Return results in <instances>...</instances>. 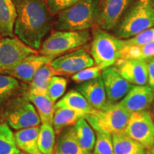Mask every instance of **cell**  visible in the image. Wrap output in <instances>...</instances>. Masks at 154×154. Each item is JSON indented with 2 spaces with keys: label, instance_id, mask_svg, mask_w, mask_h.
Returning a JSON list of instances; mask_svg holds the SVG:
<instances>
[{
  "label": "cell",
  "instance_id": "cell-1",
  "mask_svg": "<svg viewBox=\"0 0 154 154\" xmlns=\"http://www.w3.org/2000/svg\"><path fill=\"white\" fill-rule=\"evenodd\" d=\"M16 10L14 34L29 47L38 51L52 26L47 0H13Z\"/></svg>",
  "mask_w": 154,
  "mask_h": 154
},
{
  "label": "cell",
  "instance_id": "cell-2",
  "mask_svg": "<svg viewBox=\"0 0 154 154\" xmlns=\"http://www.w3.org/2000/svg\"><path fill=\"white\" fill-rule=\"evenodd\" d=\"M101 0H81L57 14L52 23L54 31L87 30L96 25Z\"/></svg>",
  "mask_w": 154,
  "mask_h": 154
},
{
  "label": "cell",
  "instance_id": "cell-3",
  "mask_svg": "<svg viewBox=\"0 0 154 154\" xmlns=\"http://www.w3.org/2000/svg\"><path fill=\"white\" fill-rule=\"evenodd\" d=\"M154 26V0H136L126 11L114 35L127 39Z\"/></svg>",
  "mask_w": 154,
  "mask_h": 154
},
{
  "label": "cell",
  "instance_id": "cell-4",
  "mask_svg": "<svg viewBox=\"0 0 154 154\" xmlns=\"http://www.w3.org/2000/svg\"><path fill=\"white\" fill-rule=\"evenodd\" d=\"M90 54L95 64L112 66L120 59L122 50L126 47L125 39L109 34L96 25L93 26Z\"/></svg>",
  "mask_w": 154,
  "mask_h": 154
},
{
  "label": "cell",
  "instance_id": "cell-5",
  "mask_svg": "<svg viewBox=\"0 0 154 154\" xmlns=\"http://www.w3.org/2000/svg\"><path fill=\"white\" fill-rule=\"evenodd\" d=\"M91 39L89 29L82 31H54L42 42L40 54L55 59L86 45Z\"/></svg>",
  "mask_w": 154,
  "mask_h": 154
},
{
  "label": "cell",
  "instance_id": "cell-6",
  "mask_svg": "<svg viewBox=\"0 0 154 154\" xmlns=\"http://www.w3.org/2000/svg\"><path fill=\"white\" fill-rule=\"evenodd\" d=\"M131 113L119 103H110L101 110L93 109L84 119L96 132L112 135L124 131Z\"/></svg>",
  "mask_w": 154,
  "mask_h": 154
},
{
  "label": "cell",
  "instance_id": "cell-7",
  "mask_svg": "<svg viewBox=\"0 0 154 154\" xmlns=\"http://www.w3.org/2000/svg\"><path fill=\"white\" fill-rule=\"evenodd\" d=\"M2 109V116L6 123L16 131L37 126L41 124L37 111L24 94L12 97Z\"/></svg>",
  "mask_w": 154,
  "mask_h": 154
},
{
  "label": "cell",
  "instance_id": "cell-8",
  "mask_svg": "<svg viewBox=\"0 0 154 154\" xmlns=\"http://www.w3.org/2000/svg\"><path fill=\"white\" fill-rule=\"evenodd\" d=\"M38 54L16 36L0 35V73L10 70L26 57Z\"/></svg>",
  "mask_w": 154,
  "mask_h": 154
},
{
  "label": "cell",
  "instance_id": "cell-9",
  "mask_svg": "<svg viewBox=\"0 0 154 154\" xmlns=\"http://www.w3.org/2000/svg\"><path fill=\"white\" fill-rule=\"evenodd\" d=\"M124 132L146 149L152 147L154 145V121L150 111L131 113Z\"/></svg>",
  "mask_w": 154,
  "mask_h": 154
},
{
  "label": "cell",
  "instance_id": "cell-10",
  "mask_svg": "<svg viewBox=\"0 0 154 154\" xmlns=\"http://www.w3.org/2000/svg\"><path fill=\"white\" fill-rule=\"evenodd\" d=\"M49 64L59 75H74L95 63L87 50L80 47L55 58Z\"/></svg>",
  "mask_w": 154,
  "mask_h": 154
},
{
  "label": "cell",
  "instance_id": "cell-11",
  "mask_svg": "<svg viewBox=\"0 0 154 154\" xmlns=\"http://www.w3.org/2000/svg\"><path fill=\"white\" fill-rule=\"evenodd\" d=\"M135 1L136 0H101L96 25L108 32L115 29Z\"/></svg>",
  "mask_w": 154,
  "mask_h": 154
},
{
  "label": "cell",
  "instance_id": "cell-12",
  "mask_svg": "<svg viewBox=\"0 0 154 154\" xmlns=\"http://www.w3.org/2000/svg\"><path fill=\"white\" fill-rule=\"evenodd\" d=\"M101 76L109 103L120 102L134 86L123 78L114 66L105 69Z\"/></svg>",
  "mask_w": 154,
  "mask_h": 154
},
{
  "label": "cell",
  "instance_id": "cell-13",
  "mask_svg": "<svg viewBox=\"0 0 154 154\" xmlns=\"http://www.w3.org/2000/svg\"><path fill=\"white\" fill-rule=\"evenodd\" d=\"M154 101V88L149 86H133L120 104L129 112L148 111Z\"/></svg>",
  "mask_w": 154,
  "mask_h": 154
},
{
  "label": "cell",
  "instance_id": "cell-14",
  "mask_svg": "<svg viewBox=\"0 0 154 154\" xmlns=\"http://www.w3.org/2000/svg\"><path fill=\"white\" fill-rule=\"evenodd\" d=\"M53 59V58L40 54L39 53L32 54L23 59L13 69L1 74L9 75L24 82L30 83L38 69L43 65L51 62Z\"/></svg>",
  "mask_w": 154,
  "mask_h": 154
},
{
  "label": "cell",
  "instance_id": "cell-15",
  "mask_svg": "<svg viewBox=\"0 0 154 154\" xmlns=\"http://www.w3.org/2000/svg\"><path fill=\"white\" fill-rule=\"evenodd\" d=\"M115 69L123 78L134 86L148 84L147 65L145 61L137 59H119L115 63Z\"/></svg>",
  "mask_w": 154,
  "mask_h": 154
},
{
  "label": "cell",
  "instance_id": "cell-16",
  "mask_svg": "<svg viewBox=\"0 0 154 154\" xmlns=\"http://www.w3.org/2000/svg\"><path fill=\"white\" fill-rule=\"evenodd\" d=\"M76 89L84 96L93 109L101 110L110 104L107 100L101 76L94 79L80 83L76 86Z\"/></svg>",
  "mask_w": 154,
  "mask_h": 154
},
{
  "label": "cell",
  "instance_id": "cell-17",
  "mask_svg": "<svg viewBox=\"0 0 154 154\" xmlns=\"http://www.w3.org/2000/svg\"><path fill=\"white\" fill-rule=\"evenodd\" d=\"M38 126L23 128L15 132V140L19 149L26 154H42L38 146Z\"/></svg>",
  "mask_w": 154,
  "mask_h": 154
},
{
  "label": "cell",
  "instance_id": "cell-18",
  "mask_svg": "<svg viewBox=\"0 0 154 154\" xmlns=\"http://www.w3.org/2000/svg\"><path fill=\"white\" fill-rule=\"evenodd\" d=\"M58 136L54 154H86L76 139L73 126L63 129Z\"/></svg>",
  "mask_w": 154,
  "mask_h": 154
},
{
  "label": "cell",
  "instance_id": "cell-19",
  "mask_svg": "<svg viewBox=\"0 0 154 154\" xmlns=\"http://www.w3.org/2000/svg\"><path fill=\"white\" fill-rule=\"evenodd\" d=\"M24 96L29 101L33 103L39 116L42 124H52L55 111V103L50 99L48 95L35 94L26 91Z\"/></svg>",
  "mask_w": 154,
  "mask_h": 154
},
{
  "label": "cell",
  "instance_id": "cell-20",
  "mask_svg": "<svg viewBox=\"0 0 154 154\" xmlns=\"http://www.w3.org/2000/svg\"><path fill=\"white\" fill-rule=\"evenodd\" d=\"M114 154H145L146 149L124 131L111 135Z\"/></svg>",
  "mask_w": 154,
  "mask_h": 154
},
{
  "label": "cell",
  "instance_id": "cell-21",
  "mask_svg": "<svg viewBox=\"0 0 154 154\" xmlns=\"http://www.w3.org/2000/svg\"><path fill=\"white\" fill-rule=\"evenodd\" d=\"M79 143L86 154H92L96 143V135L93 128L84 117L80 119L73 126Z\"/></svg>",
  "mask_w": 154,
  "mask_h": 154
},
{
  "label": "cell",
  "instance_id": "cell-22",
  "mask_svg": "<svg viewBox=\"0 0 154 154\" xmlns=\"http://www.w3.org/2000/svg\"><path fill=\"white\" fill-rule=\"evenodd\" d=\"M55 109L59 108H67L84 114H87L93 110L88 102L80 92L76 89L70 90L63 95L54 105Z\"/></svg>",
  "mask_w": 154,
  "mask_h": 154
},
{
  "label": "cell",
  "instance_id": "cell-23",
  "mask_svg": "<svg viewBox=\"0 0 154 154\" xmlns=\"http://www.w3.org/2000/svg\"><path fill=\"white\" fill-rule=\"evenodd\" d=\"M58 73L54 69L49 63L42 66L36 72L32 82L29 83V87L27 91L32 94L47 95V88L49 82L54 76Z\"/></svg>",
  "mask_w": 154,
  "mask_h": 154
},
{
  "label": "cell",
  "instance_id": "cell-24",
  "mask_svg": "<svg viewBox=\"0 0 154 154\" xmlns=\"http://www.w3.org/2000/svg\"><path fill=\"white\" fill-rule=\"evenodd\" d=\"M16 10L13 0H0V34L14 36V27Z\"/></svg>",
  "mask_w": 154,
  "mask_h": 154
},
{
  "label": "cell",
  "instance_id": "cell-25",
  "mask_svg": "<svg viewBox=\"0 0 154 154\" xmlns=\"http://www.w3.org/2000/svg\"><path fill=\"white\" fill-rule=\"evenodd\" d=\"M86 114L67 108L56 109L53 117L52 125L55 134L59 135L63 129L74 126L80 119Z\"/></svg>",
  "mask_w": 154,
  "mask_h": 154
},
{
  "label": "cell",
  "instance_id": "cell-26",
  "mask_svg": "<svg viewBox=\"0 0 154 154\" xmlns=\"http://www.w3.org/2000/svg\"><path fill=\"white\" fill-rule=\"evenodd\" d=\"M55 131L53 125L42 124L38 136V146L42 154H54L55 147Z\"/></svg>",
  "mask_w": 154,
  "mask_h": 154
},
{
  "label": "cell",
  "instance_id": "cell-27",
  "mask_svg": "<svg viewBox=\"0 0 154 154\" xmlns=\"http://www.w3.org/2000/svg\"><path fill=\"white\" fill-rule=\"evenodd\" d=\"M14 133L6 122L0 123V154H19Z\"/></svg>",
  "mask_w": 154,
  "mask_h": 154
},
{
  "label": "cell",
  "instance_id": "cell-28",
  "mask_svg": "<svg viewBox=\"0 0 154 154\" xmlns=\"http://www.w3.org/2000/svg\"><path fill=\"white\" fill-rule=\"evenodd\" d=\"M19 88L20 84L17 79L0 73V109H2L9 99L15 96Z\"/></svg>",
  "mask_w": 154,
  "mask_h": 154
},
{
  "label": "cell",
  "instance_id": "cell-29",
  "mask_svg": "<svg viewBox=\"0 0 154 154\" xmlns=\"http://www.w3.org/2000/svg\"><path fill=\"white\" fill-rule=\"evenodd\" d=\"M153 57L154 42L145 45L126 47L122 50L120 59H137L146 61Z\"/></svg>",
  "mask_w": 154,
  "mask_h": 154
},
{
  "label": "cell",
  "instance_id": "cell-30",
  "mask_svg": "<svg viewBox=\"0 0 154 154\" xmlns=\"http://www.w3.org/2000/svg\"><path fill=\"white\" fill-rule=\"evenodd\" d=\"M67 80L60 76H54L50 80L47 88V95L54 103L62 97L66 91Z\"/></svg>",
  "mask_w": 154,
  "mask_h": 154
},
{
  "label": "cell",
  "instance_id": "cell-31",
  "mask_svg": "<svg viewBox=\"0 0 154 154\" xmlns=\"http://www.w3.org/2000/svg\"><path fill=\"white\" fill-rule=\"evenodd\" d=\"M108 68L104 65L94 64V66L87 67L76 74L72 76V79L78 84L94 79L101 76L102 72Z\"/></svg>",
  "mask_w": 154,
  "mask_h": 154
},
{
  "label": "cell",
  "instance_id": "cell-32",
  "mask_svg": "<svg viewBox=\"0 0 154 154\" xmlns=\"http://www.w3.org/2000/svg\"><path fill=\"white\" fill-rule=\"evenodd\" d=\"M96 137L93 154H114L111 134L96 131Z\"/></svg>",
  "mask_w": 154,
  "mask_h": 154
},
{
  "label": "cell",
  "instance_id": "cell-33",
  "mask_svg": "<svg viewBox=\"0 0 154 154\" xmlns=\"http://www.w3.org/2000/svg\"><path fill=\"white\" fill-rule=\"evenodd\" d=\"M126 47L140 46L154 42V26L143 31L137 35L125 39Z\"/></svg>",
  "mask_w": 154,
  "mask_h": 154
},
{
  "label": "cell",
  "instance_id": "cell-34",
  "mask_svg": "<svg viewBox=\"0 0 154 154\" xmlns=\"http://www.w3.org/2000/svg\"><path fill=\"white\" fill-rule=\"evenodd\" d=\"M80 1L81 0H47V3L51 14L56 15Z\"/></svg>",
  "mask_w": 154,
  "mask_h": 154
},
{
  "label": "cell",
  "instance_id": "cell-35",
  "mask_svg": "<svg viewBox=\"0 0 154 154\" xmlns=\"http://www.w3.org/2000/svg\"><path fill=\"white\" fill-rule=\"evenodd\" d=\"M148 71V85L154 88V57L146 61Z\"/></svg>",
  "mask_w": 154,
  "mask_h": 154
},
{
  "label": "cell",
  "instance_id": "cell-36",
  "mask_svg": "<svg viewBox=\"0 0 154 154\" xmlns=\"http://www.w3.org/2000/svg\"><path fill=\"white\" fill-rule=\"evenodd\" d=\"M145 154H154V145L149 149H146Z\"/></svg>",
  "mask_w": 154,
  "mask_h": 154
},
{
  "label": "cell",
  "instance_id": "cell-37",
  "mask_svg": "<svg viewBox=\"0 0 154 154\" xmlns=\"http://www.w3.org/2000/svg\"><path fill=\"white\" fill-rule=\"evenodd\" d=\"M150 113H151L152 119H153V120L154 121V101H153V104H152L151 107V111H150Z\"/></svg>",
  "mask_w": 154,
  "mask_h": 154
},
{
  "label": "cell",
  "instance_id": "cell-38",
  "mask_svg": "<svg viewBox=\"0 0 154 154\" xmlns=\"http://www.w3.org/2000/svg\"><path fill=\"white\" fill-rule=\"evenodd\" d=\"M19 154H26V153H24V152H21V153H19Z\"/></svg>",
  "mask_w": 154,
  "mask_h": 154
},
{
  "label": "cell",
  "instance_id": "cell-39",
  "mask_svg": "<svg viewBox=\"0 0 154 154\" xmlns=\"http://www.w3.org/2000/svg\"><path fill=\"white\" fill-rule=\"evenodd\" d=\"M0 35H1V34H0Z\"/></svg>",
  "mask_w": 154,
  "mask_h": 154
}]
</instances>
